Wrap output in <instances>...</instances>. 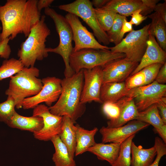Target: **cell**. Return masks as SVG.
Listing matches in <instances>:
<instances>
[{
  "instance_id": "obj_1",
  "label": "cell",
  "mask_w": 166,
  "mask_h": 166,
  "mask_svg": "<svg viewBox=\"0 0 166 166\" xmlns=\"http://www.w3.org/2000/svg\"><path fill=\"white\" fill-rule=\"evenodd\" d=\"M37 0H7L0 5L2 32L0 41L7 38L12 40L19 34L26 37L38 23L41 13L37 8Z\"/></svg>"
},
{
  "instance_id": "obj_2",
  "label": "cell",
  "mask_w": 166,
  "mask_h": 166,
  "mask_svg": "<svg viewBox=\"0 0 166 166\" xmlns=\"http://www.w3.org/2000/svg\"><path fill=\"white\" fill-rule=\"evenodd\" d=\"M84 81L83 69L61 80V93L56 103L49 107L50 112L59 116H67L75 123L86 110L85 104L81 102Z\"/></svg>"
},
{
  "instance_id": "obj_3",
  "label": "cell",
  "mask_w": 166,
  "mask_h": 166,
  "mask_svg": "<svg viewBox=\"0 0 166 166\" xmlns=\"http://www.w3.org/2000/svg\"><path fill=\"white\" fill-rule=\"evenodd\" d=\"M45 15L41 16L18 50L19 60L24 67H34L37 61H42L48 56L45 42L51 31L45 22Z\"/></svg>"
},
{
  "instance_id": "obj_4",
  "label": "cell",
  "mask_w": 166,
  "mask_h": 166,
  "mask_svg": "<svg viewBox=\"0 0 166 166\" xmlns=\"http://www.w3.org/2000/svg\"><path fill=\"white\" fill-rule=\"evenodd\" d=\"M39 70L34 67H24L10 77L9 86L5 94L14 100L17 109L22 108V102L26 98L38 94L42 89V80L38 78Z\"/></svg>"
},
{
  "instance_id": "obj_5",
  "label": "cell",
  "mask_w": 166,
  "mask_h": 166,
  "mask_svg": "<svg viewBox=\"0 0 166 166\" xmlns=\"http://www.w3.org/2000/svg\"><path fill=\"white\" fill-rule=\"evenodd\" d=\"M44 13L53 20L59 38L58 45L54 48H47V51L58 54L62 57L65 66L64 72L65 77H70L75 73L69 64V57L73 49L71 27L65 17L57 13L53 9L49 7L45 8Z\"/></svg>"
},
{
  "instance_id": "obj_6",
  "label": "cell",
  "mask_w": 166,
  "mask_h": 166,
  "mask_svg": "<svg viewBox=\"0 0 166 166\" xmlns=\"http://www.w3.org/2000/svg\"><path fill=\"white\" fill-rule=\"evenodd\" d=\"M125 57L124 53H113L109 50L84 49L72 52L69 57V64L72 70L77 73L83 69L102 67L112 61Z\"/></svg>"
},
{
  "instance_id": "obj_7",
  "label": "cell",
  "mask_w": 166,
  "mask_h": 166,
  "mask_svg": "<svg viewBox=\"0 0 166 166\" xmlns=\"http://www.w3.org/2000/svg\"><path fill=\"white\" fill-rule=\"evenodd\" d=\"M150 23L139 30H133L117 45L110 47L113 53H124L126 57L136 62L140 61L147 46Z\"/></svg>"
},
{
  "instance_id": "obj_8",
  "label": "cell",
  "mask_w": 166,
  "mask_h": 166,
  "mask_svg": "<svg viewBox=\"0 0 166 166\" xmlns=\"http://www.w3.org/2000/svg\"><path fill=\"white\" fill-rule=\"evenodd\" d=\"M61 10L80 18L91 29L93 34L100 43L105 45L110 43L106 32L101 28L96 18L94 8L89 0H76L73 2L59 5Z\"/></svg>"
},
{
  "instance_id": "obj_9",
  "label": "cell",
  "mask_w": 166,
  "mask_h": 166,
  "mask_svg": "<svg viewBox=\"0 0 166 166\" xmlns=\"http://www.w3.org/2000/svg\"><path fill=\"white\" fill-rule=\"evenodd\" d=\"M166 95V85L156 81L128 90L126 96L133 98L139 112L143 111L161 100Z\"/></svg>"
},
{
  "instance_id": "obj_10",
  "label": "cell",
  "mask_w": 166,
  "mask_h": 166,
  "mask_svg": "<svg viewBox=\"0 0 166 166\" xmlns=\"http://www.w3.org/2000/svg\"><path fill=\"white\" fill-rule=\"evenodd\" d=\"M43 87L36 95L26 98L22 102L24 109H34L42 102L49 107L57 101L61 93V79L55 77H47L42 79Z\"/></svg>"
},
{
  "instance_id": "obj_11",
  "label": "cell",
  "mask_w": 166,
  "mask_h": 166,
  "mask_svg": "<svg viewBox=\"0 0 166 166\" xmlns=\"http://www.w3.org/2000/svg\"><path fill=\"white\" fill-rule=\"evenodd\" d=\"M65 17L72 31L75 43L73 52L87 48L110 50V47L101 45L96 40L93 34L82 24L76 15L68 13Z\"/></svg>"
},
{
  "instance_id": "obj_12",
  "label": "cell",
  "mask_w": 166,
  "mask_h": 166,
  "mask_svg": "<svg viewBox=\"0 0 166 166\" xmlns=\"http://www.w3.org/2000/svg\"><path fill=\"white\" fill-rule=\"evenodd\" d=\"M33 109L32 116L42 117L44 122L42 128L33 134L34 138L40 140L47 141L59 135L62 128L63 116L53 114L49 107L44 104H40Z\"/></svg>"
},
{
  "instance_id": "obj_13",
  "label": "cell",
  "mask_w": 166,
  "mask_h": 166,
  "mask_svg": "<svg viewBox=\"0 0 166 166\" xmlns=\"http://www.w3.org/2000/svg\"><path fill=\"white\" fill-rule=\"evenodd\" d=\"M84 84L81 102L85 104L92 101L102 103L100 98L101 87L103 84L102 68L97 66L89 69H83Z\"/></svg>"
},
{
  "instance_id": "obj_14",
  "label": "cell",
  "mask_w": 166,
  "mask_h": 166,
  "mask_svg": "<svg viewBox=\"0 0 166 166\" xmlns=\"http://www.w3.org/2000/svg\"><path fill=\"white\" fill-rule=\"evenodd\" d=\"M139 63L126 57L108 62L102 66L103 84L123 82L132 73Z\"/></svg>"
},
{
  "instance_id": "obj_15",
  "label": "cell",
  "mask_w": 166,
  "mask_h": 166,
  "mask_svg": "<svg viewBox=\"0 0 166 166\" xmlns=\"http://www.w3.org/2000/svg\"><path fill=\"white\" fill-rule=\"evenodd\" d=\"M150 125L137 120L131 121L120 127L110 128L103 126L99 130L102 142L121 144L130 136L148 127Z\"/></svg>"
},
{
  "instance_id": "obj_16",
  "label": "cell",
  "mask_w": 166,
  "mask_h": 166,
  "mask_svg": "<svg viewBox=\"0 0 166 166\" xmlns=\"http://www.w3.org/2000/svg\"><path fill=\"white\" fill-rule=\"evenodd\" d=\"M166 51L160 46L155 37L149 34L145 53L138 65L131 74V75L151 64L159 63L163 65L166 62Z\"/></svg>"
},
{
  "instance_id": "obj_17",
  "label": "cell",
  "mask_w": 166,
  "mask_h": 166,
  "mask_svg": "<svg viewBox=\"0 0 166 166\" xmlns=\"http://www.w3.org/2000/svg\"><path fill=\"white\" fill-rule=\"evenodd\" d=\"M117 102L120 108L119 115L116 119L107 122L108 127H120L136 119L139 111L132 97L126 96Z\"/></svg>"
},
{
  "instance_id": "obj_18",
  "label": "cell",
  "mask_w": 166,
  "mask_h": 166,
  "mask_svg": "<svg viewBox=\"0 0 166 166\" xmlns=\"http://www.w3.org/2000/svg\"><path fill=\"white\" fill-rule=\"evenodd\" d=\"M102 8L125 17L131 16L134 12L139 9L141 10V14L143 15L149 14L142 0H109Z\"/></svg>"
},
{
  "instance_id": "obj_19",
  "label": "cell",
  "mask_w": 166,
  "mask_h": 166,
  "mask_svg": "<svg viewBox=\"0 0 166 166\" xmlns=\"http://www.w3.org/2000/svg\"><path fill=\"white\" fill-rule=\"evenodd\" d=\"M6 124L11 128L27 131L33 134L40 131L44 125L42 117L38 116H23L16 111Z\"/></svg>"
},
{
  "instance_id": "obj_20",
  "label": "cell",
  "mask_w": 166,
  "mask_h": 166,
  "mask_svg": "<svg viewBox=\"0 0 166 166\" xmlns=\"http://www.w3.org/2000/svg\"><path fill=\"white\" fill-rule=\"evenodd\" d=\"M128 91L124 82L103 83L100 90V99L102 103L115 102L126 96Z\"/></svg>"
},
{
  "instance_id": "obj_21",
  "label": "cell",
  "mask_w": 166,
  "mask_h": 166,
  "mask_svg": "<svg viewBox=\"0 0 166 166\" xmlns=\"http://www.w3.org/2000/svg\"><path fill=\"white\" fill-rule=\"evenodd\" d=\"M121 144L116 143H111L109 144L96 143L89 148L87 152L95 155L99 160L107 161L111 165L116 161L118 156Z\"/></svg>"
},
{
  "instance_id": "obj_22",
  "label": "cell",
  "mask_w": 166,
  "mask_h": 166,
  "mask_svg": "<svg viewBox=\"0 0 166 166\" xmlns=\"http://www.w3.org/2000/svg\"><path fill=\"white\" fill-rule=\"evenodd\" d=\"M76 146L75 155L77 156L85 152L96 143L94 136L98 131L97 127L91 130L85 129L78 124L75 125Z\"/></svg>"
},
{
  "instance_id": "obj_23",
  "label": "cell",
  "mask_w": 166,
  "mask_h": 166,
  "mask_svg": "<svg viewBox=\"0 0 166 166\" xmlns=\"http://www.w3.org/2000/svg\"><path fill=\"white\" fill-rule=\"evenodd\" d=\"M131 154V166H149L154 161L156 151L154 146L144 148L141 146H137L132 141Z\"/></svg>"
},
{
  "instance_id": "obj_24",
  "label": "cell",
  "mask_w": 166,
  "mask_h": 166,
  "mask_svg": "<svg viewBox=\"0 0 166 166\" xmlns=\"http://www.w3.org/2000/svg\"><path fill=\"white\" fill-rule=\"evenodd\" d=\"M75 123L68 116H63L61 130L58 135L66 146L70 156L74 158L76 146Z\"/></svg>"
},
{
  "instance_id": "obj_25",
  "label": "cell",
  "mask_w": 166,
  "mask_h": 166,
  "mask_svg": "<svg viewBox=\"0 0 166 166\" xmlns=\"http://www.w3.org/2000/svg\"><path fill=\"white\" fill-rule=\"evenodd\" d=\"M50 140L55 149L52 160L55 166H76L74 158L69 154L66 146L61 140L58 135L54 136Z\"/></svg>"
},
{
  "instance_id": "obj_26",
  "label": "cell",
  "mask_w": 166,
  "mask_h": 166,
  "mask_svg": "<svg viewBox=\"0 0 166 166\" xmlns=\"http://www.w3.org/2000/svg\"><path fill=\"white\" fill-rule=\"evenodd\" d=\"M136 120L152 125L159 135L166 128V124L160 117L156 103L139 112Z\"/></svg>"
},
{
  "instance_id": "obj_27",
  "label": "cell",
  "mask_w": 166,
  "mask_h": 166,
  "mask_svg": "<svg viewBox=\"0 0 166 166\" xmlns=\"http://www.w3.org/2000/svg\"><path fill=\"white\" fill-rule=\"evenodd\" d=\"M151 19L149 33L153 35L160 46L166 51V22L156 12L147 16Z\"/></svg>"
},
{
  "instance_id": "obj_28",
  "label": "cell",
  "mask_w": 166,
  "mask_h": 166,
  "mask_svg": "<svg viewBox=\"0 0 166 166\" xmlns=\"http://www.w3.org/2000/svg\"><path fill=\"white\" fill-rule=\"evenodd\" d=\"M135 134H133L121 144L118 156L111 166H131V145Z\"/></svg>"
},
{
  "instance_id": "obj_29",
  "label": "cell",
  "mask_w": 166,
  "mask_h": 166,
  "mask_svg": "<svg viewBox=\"0 0 166 166\" xmlns=\"http://www.w3.org/2000/svg\"><path fill=\"white\" fill-rule=\"evenodd\" d=\"M24 67L19 59L12 58L5 60L0 67V81L14 76Z\"/></svg>"
},
{
  "instance_id": "obj_30",
  "label": "cell",
  "mask_w": 166,
  "mask_h": 166,
  "mask_svg": "<svg viewBox=\"0 0 166 166\" xmlns=\"http://www.w3.org/2000/svg\"><path fill=\"white\" fill-rule=\"evenodd\" d=\"M96 17L98 23L105 32L109 31L111 27L117 13L103 8H94Z\"/></svg>"
},
{
  "instance_id": "obj_31",
  "label": "cell",
  "mask_w": 166,
  "mask_h": 166,
  "mask_svg": "<svg viewBox=\"0 0 166 166\" xmlns=\"http://www.w3.org/2000/svg\"><path fill=\"white\" fill-rule=\"evenodd\" d=\"M126 18V17L117 14L111 27L106 33L110 42L113 43L115 45L121 42L120 37L121 30L124 20Z\"/></svg>"
},
{
  "instance_id": "obj_32",
  "label": "cell",
  "mask_w": 166,
  "mask_h": 166,
  "mask_svg": "<svg viewBox=\"0 0 166 166\" xmlns=\"http://www.w3.org/2000/svg\"><path fill=\"white\" fill-rule=\"evenodd\" d=\"M15 106L14 99L8 96L6 101L0 103V121L6 123L16 112Z\"/></svg>"
},
{
  "instance_id": "obj_33",
  "label": "cell",
  "mask_w": 166,
  "mask_h": 166,
  "mask_svg": "<svg viewBox=\"0 0 166 166\" xmlns=\"http://www.w3.org/2000/svg\"><path fill=\"white\" fill-rule=\"evenodd\" d=\"M145 76L140 70L137 73L128 77L125 81V84L128 90L144 85Z\"/></svg>"
},
{
  "instance_id": "obj_34",
  "label": "cell",
  "mask_w": 166,
  "mask_h": 166,
  "mask_svg": "<svg viewBox=\"0 0 166 166\" xmlns=\"http://www.w3.org/2000/svg\"><path fill=\"white\" fill-rule=\"evenodd\" d=\"M163 65L159 63H154L148 65L141 70L144 73L145 76L144 85L149 84L155 81L160 68Z\"/></svg>"
},
{
  "instance_id": "obj_35",
  "label": "cell",
  "mask_w": 166,
  "mask_h": 166,
  "mask_svg": "<svg viewBox=\"0 0 166 166\" xmlns=\"http://www.w3.org/2000/svg\"><path fill=\"white\" fill-rule=\"evenodd\" d=\"M102 110L104 113L109 120L116 119L120 112V108L117 101L104 103Z\"/></svg>"
},
{
  "instance_id": "obj_36",
  "label": "cell",
  "mask_w": 166,
  "mask_h": 166,
  "mask_svg": "<svg viewBox=\"0 0 166 166\" xmlns=\"http://www.w3.org/2000/svg\"><path fill=\"white\" fill-rule=\"evenodd\" d=\"M154 146L156 151V157L155 160L149 166H159L161 158L166 154V145L161 138L156 137Z\"/></svg>"
},
{
  "instance_id": "obj_37",
  "label": "cell",
  "mask_w": 166,
  "mask_h": 166,
  "mask_svg": "<svg viewBox=\"0 0 166 166\" xmlns=\"http://www.w3.org/2000/svg\"><path fill=\"white\" fill-rule=\"evenodd\" d=\"M141 10L139 9L132 13L131 15L132 17L129 21L131 24L137 26L147 19V16L143 15L141 14Z\"/></svg>"
},
{
  "instance_id": "obj_38",
  "label": "cell",
  "mask_w": 166,
  "mask_h": 166,
  "mask_svg": "<svg viewBox=\"0 0 166 166\" xmlns=\"http://www.w3.org/2000/svg\"><path fill=\"white\" fill-rule=\"evenodd\" d=\"M160 84H164L166 82V62L160 68L155 80Z\"/></svg>"
},
{
  "instance_id": "obj_39",
  "label": "cell",
  "mask_w": 166,
  "mask_h": 166,
  "mask_svg": "<svg viewBox=\"0 0 166 166\" xmlns=\"http://www.w3.org/2000/svg\"><path fill=\"white\" fill-rule=\"evenodd\" d=\"M154 10L160 15L166 22V0L163 3H158Z\"/></svg>"
},
{
  "instance_id": "obj_40",
  "label": "cell",
  "mask_w": 166,
  "mask_h": 166,
  "mask_svg": "<svg viewBox=\"0 0 166 166\" xmlns=\"http://www.w3.org/2000/svg\"><path fill=\"white\" fill-rule=\"evenodd\" d=\"M156 104L158 110L160 111V117L164 124H166V103L160 100Z\"/></svg>"
},
{
  "instance_id": "obj_41",
  "label": "cell",
  "mask_w": 166,
  "mask_h": 166,
  "mask_svg": "<svg viewBox=\"0 0 166 166\" xmlns=\"http://www.w3.org/2000/svg\"><path fill=\"white\" fill-rule=\"evenodd\" d=\"M133 30L132 25L129 22H128L126 18L124 20L121 30L120 37V42L123 39L124 36L126 33L130 32Z\"/></svg>"
},
{
  "instance_id": "obj_42",
  "label": "cell",
  "mask_w": 166,
  "mask_h": 166,
  "mask_svg": "<svg viewBox=\"0 0 166 166\" xmlns=\"http://www.w3.org/2000/svg\"><path fill=\"white\" fill-rule=\"evenodd\" d=\"M144 5L146 7L149 14H150L154 9L156 5L160 0H142Z\"/></svg>"
},
{
  "instance_id": "obj_43",
  "label": "cell",
  "mask_w": 166,
  "mask_h": 166,
  "mask_svg": "<svg viewBox=\"0 0 166 166\" xmlns=\"http://www.w3.org/2000/svg\"><path fill=\"white\" fill-rule=\"evenodd\" d=\"M53 0H38L37 8L39 12L41 13V10L43 8L48 7L54 1Z\"/></svg>"
},
{
  "instance_id": "obj_44",
  "label": "cell",
  "mask_w": 166,
  "mask_h": 166,
  "mask_svg": "<svg viewBox=\"0 0 166 166\" xmlns=\"http://www.w3.org/2000/svg\"><path fill=\"white\" fill-rule=\"evenodd\" d=\"M109 1V0H93L91 2L96 8H101L104 6Z\"/></svg>"
},
{
  "instance_id": "obj_45",
  "label": "cell",
  "mask_w": 166,
  "mask_h": 166,
  "mask_svg": "<svg viewBox=\"0 0 166 166\" xmlns=\"http://www.w3.org/2000/svg\"><path fill=\"white\" fill-rule=\"evenodd\" d=\"M2 30V27L0 25V30Z\"/></svg>"
}]
</instances>
